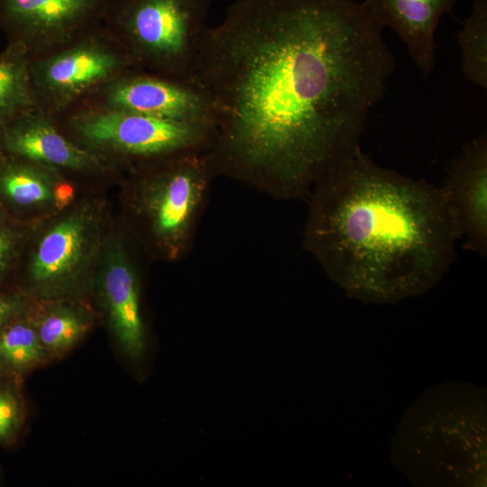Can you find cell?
I'll list each match as a JSON object with an SVG mask.
<instances>
[{
    "label": "cell",
    "instance_id": "1",
    "mask_svg": "<svg viewBox=\"0 0 487 487\" xmlns=\"http://www.w3.org/2000/svg\"><path fill=\"white\" fill-rule=\"evenodd\" d=\"M382 27L354 0H237L206 27L192 79L216 112L217 176L307 198L360 148L395 69Z\"/></svg>",
    "mask_w": 487,
    "mask_h": 487
},
{
    "label": "cell",
    "instance_id": "2",
    "mask_svg": "<svg viewBox=\"0 0 487 487\" xmlns=\"http://www.w3.org/2000/svg\"><path fill=\"white\" fill-rule=\"evenodd\" d=\"M302 246L352 298L396 303L434 287L458 231L440 188L378 166L361 148L314 184Z\"/></svg>",
    "mask_w": 487,
    "mask_h": 487
},
{
    "label": "cell",
    "instance_id": "3",
    "mask_svg": "<svg viewBox=\"0 0 487 487\" xmlns=\"http://www.w3.org/2000/svg\"><path fill=\"white\" fill-rule=\"evenodd\" d=\"M486 426L483 389L439 384L406 411L392 438L391 462L418 485H482Z\"/></svg>",
    "mask_w": 487,
    "mask_h": 487
},
{
    "label": "cell",
    "instance_id": "4",
    "mask_svg": "<svg viewBox=\"0 0 487 487\" xmlns=\"http://www.w3.org/2000/svg\"><path fill=\"white\" fill-rule=\"evenodd\" d=\"M124 180L130 232L154 259L175 262L192 252L218 177L208 151L131 168Z\"/></svg>",
    "mask_w": 487,
    "mask_h": 487
},
{
    "label": "cell",
    "instance_id": "5",
    "mask_svg": "<svg viewBox=\"0 0 487 487\" xmlns=\"http://www.w3.org/2000/svg\"><path fill=\"white\" fill-rule=\"evenodd\" d=\"M72 141L119 171L170 156L207 152L208 125L79 104L52 118Z\"/></svg>",
    "mask_w": 487,
    "mask_h": 487
},
{
    "label": "cell",
    "instance_id": "6",
    "mask_svg": "<svg viewBox=\"0 0 487 487\" xmlns=\"http://www.w3.org/2000/svg\"><path fill=\"white\" fill-rule=\"evenodd\" d=\"M214 0H107L102 23L137 69L192 79Z\"/></svg>",
    "mask_w": 487,
    "mask_h": 487
},
{
    "label": "cell",
    "instance_id": "7",
    "mask_svg": "<svg viewBox=\"0 0 487 487\" xmlns=\"http://www.w3.org/2000/svg\"><path fill=\"white\" fill-rule=\"evenodd\" d=\"M58 213L37 233L18 289L37 301L83 300L108 236L105 208L82 201Z\"/></svg>",
    "mask_w": 487,
    "mask_h": 487
},
{
    "label": "cell",
    "instance_id": "8",
    "mask_svg": "<svg viewBox=\"0 0 487 487\" xmlns=\"http://www.w3.org/2000/svg\"><path fill=\"white\" fill-rule=\"evenodd\" d=\"M133 69L121 42L103 23L95 24L57 48L31 58L37 108L55 118Z\"/></svg>",
    "mask_w": 487,
    "mask_h": 487
},
{
    "label": "cell",
    "instance_id": "9",
    "mask_svg": "<svg viewBox=\"0 0 487 487\" xmlns=\"http://www.w3.org/2000/svg\"><path fill=\"white\" fill-rule=\"evenodd\" d=\"M79 104L215 129L213 102L193 79L174 78L137 69L110 81Z\"/></svg>",
    "mask_w": 487,
    "mask_h": 487
},
{
    "label": "cell",
    "instance_id": "10",
    "mask_svg": "<svg viewBox=\"0 0 487 487\" xmlns=\"http://www.w3.org/2000/svg\"><path fill=\"white\" fill-rule=\"evenodd\" d=\"M124 235L107 236L95 271L92 293L121 352L142 362L146 330L142 312V280L137 262Z\"/></svg>",
    "mask_w": 487,
    "mask_h": 487
},
{
    "label": "cell",
    "instance_id": "11",
    "mask_svg": "<svg viewBox=\"0 0 487 487\" xmlns=\"http://www.w3.org/2000/svg\"><path fill=\"white\" fill-rule=\"evenodd\" d=\"M107 0H0V30L30 58L102 23Z\"/></svg>",
    "mask_w": 487,
    "mask_h": 487
},
{
    "label": "cell",
    "instance_id": "12",
    "mask_svg": "<svg viewBox=\"0 0 487 487\" xmlns=\"http://www.w3.org/2000/svg\"><path fill=\"white\" fill-rule=\"evenodd\" d=\"M0 154L53 168L67 175L117 172L68 137L51 117L38 108L0 128Z\"/></svg>",
    "mask_w": 487,
    "mask_h": 487
},
{
    "label": "cell",
    "instance_id": "13",
    "mask_svg": "<svg viewBox=\"0 0 487 487\" xmlns=\"http://www.w3.org/2000/svg\"><path fill=\"white\" fill-rule=\"evenodd\" d=\"M464 248L486 256L487 138L467 143L447 170L440 188Z\"/></svg>",
    "mask_w": 487,
    "mask_h": 487
},
{
    "label": "cell",
    "instance_id": "14",
    "mask_svg": "<svg viewBox=\"0 0 487 487\" xmlns=\"http://www.w3.org/2000/svg\"><path fill=\"white\" fill-rule=\"evenodd\" d=\"M459 0H364L377 23L391 28L406 44L418 70L427 78L436 63V30Z\"/></svg>",
    "mask_w": 487,
    "mask_h": 487
},
{
    "label": "cell",
    "instance_id": "15",
    "mask_svg": "<svg viewBox=\"0 0 487 487\" xmlns=\"http://www.w3.org/2000/svg\"><path fill=\"white\" fill-rule=\"evenodd\" d=\"M33 317L40 341L52 360L66 355L95 324L94 311L81 299L36 300Z\"/></svg>",
    "mask_w": 487,
    "mask_h": 487
},
{
    "label": "cell",
    "instance_id": "16",
    "mask_svg": "<svg viewBox=\"0 0 487 487\" xmlns=\"http://www.w3.org/2000/svg\"><path fill=\"white\" fill-rule=\"evenodd\" d=\"M65 173L41 164L0 154V197L11 207H53V192Z\"/></svg>",
    "mask_w": 487,
    "mask_h": 487
},
{
    "label": "cell",
    "instance_id": "17",
    "mask_svg": "<svg viewBox=\"0 0 487 487\" xmlns=\"http://www.w3.org/2000/svg\"><path fill=\"white\" fill-rule=\"evenodd\" d=\"M51 361L40 341L33 309L0 330V374L24 381Z\"/></svg>",
    "mask_w": 487,
    "mask_h": 487
},
{
    "label": "cell",
    "instance_id": "18",
    "mask_svg": "<svg viewBox=\"0 0 487 487\" xmlns=\"http://www.w3.org/2000/svg\"><path fill=\"white\" fill-rule=\"evenodd\" d=\"M30 56L17 43L0 51V128L37 108L30 76Z\"/></svg>",
    "mask_w": 487,
    "mask_h": 487
},
{
    "label": "cell",
    "instance_id": "19",
    "mask_svg": "<svg viewBox=\"0 0 487 487\" xmlns=\"http://www.w3.org/2000/svg\"><path fill=\"white\" fill-rule=\"evenodd\" d=\"M461 69L472 83L487 88V0H473L457 35Z\"/></svg>",
    "mask_w": 487,
    "mask_h": 487
},
{
    "label": "cell",
    "instance_id": "20",
    "mask_svg": "<svg viewBox=\"0 0 487 487\" xmlns=\"http://www.w3.org/2000/svg\"><path fill=\"white\" fill-rule=\"evenodd\" d=\"M23 381L0 374V447L20 442L27 423L28 404Z\"/></svg>",
    "mask_w": 487,
    "mask_h": 487
},
{
    "label": "cell",
    "instance_id": "21",
    "mask_svg": "<svg viewBox=\"0 0 487 487\" xmlns=\"http://www.w3.org/2000/svg\"><path fill=\"white\" fill-rule=\"evenodd\" d=\"M23 240V233L0 207V286L12 270Z\"/></svg>",
    "mask_w": 487,
    "mask_h": 487
},
{
    "label": "cell",
    "instance_id": "22",
    "mask_svg": "<svg viewBox=\"0 0 487 487\" xmlns=\"http://www.w3.org/2000/svg\"><path fill=\"white\" fill-rule=\"evenodd\" d=\"M35 302L19 289L0 290V330L11 321L30 313Z\"/></svg>",
    "mask_w": 487,
    "mask_h": 487
},
{
    "label": "cell",
    "instance_id": "23",
    "mask_svg": "<svg viewBox=\"0 0 487 487\" xmlns=\"http://www.w3.org/2000/svg\"><path fill=\"white\" fill-rule=\"evenodd\" d=\"M76 200V187L68 179L67 174H63L57 181L53 192V205L57 212H60L71 205Z\"/></svg>",
    "mask_w": 487,
    "mask_h": 487
},
{
    "label": "cell",
    "instance_id": "24",
    "mask_svg": "<svg viewBox=\"0 0 487 487\" xmlns=\"http://www.w3.org/2000/svg\"><path fill=\"white\" fill-rule=\"evenodd\" d=\"M1 482H2V470L0 468V483H1Z\"/></svg>",
    "mask_w": 487,
    "mask_h": 487
}]
</instances>
